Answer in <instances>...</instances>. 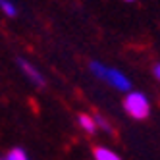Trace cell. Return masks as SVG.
<instances>
[{
    "instance_id": "6",
    "label": "cell",
    "mask_w": 160,
    "mask_h": 160,
    "mask_svg": "<svg viewBox=\"0 0 160 160\" xmlns=\"http://www.w3.org/2000/svg\"><path fill=\"white\" fill-rule=\"evenodd\" d=\"M0 160H29V156L21 147H14V148H10L4 156H0Z\"/></svg>"
},
{
    "instance_id": "7",
    "label": "cell",
    "mask_w": 160,
    "mask_h": 160,
    "mask_svg": "<svg viewBox=\"0 0 160 160\" xmlns=\"http://www.w3.org/2000/svg\"><path fill=\"white\" fill-rule=\"evenodd\" d=\"M0 10H2V14H6L8 18H16L18 16V6L12 2V0H0Z\"/></svg>"
},
{
    "instance_id": "3",
    "label": "cell",
    "mask_w": 160,
    "mask_h": 160,
    "mask_svg": "<svg viewBox=\"0 0 160 160\" xmlns=\"http://www.w3.org/2000/svg\"><path fill=\"white\" fill-rule=\"evenodd\" d=\"M18 66H19L21 73H23L35 87H44V85H47V79H44V75L37 70V66H33L29 60H25V58H18Z\"/></svg>"
},
{
    "instance_id": "5",
    "label": "cell",
    "mask_w": 160,
    "mask_h": 160,
    "mask_svg": "<svg viewBox=\"0 0 160 160\" xmlns=\"http://www.w3.org/2000/svg\"><path fill=\"white\" fill-rule=\"evenodd\" d=\"M93 158L95 160H123L116 151H112L108 147H102V145L93 148Z\"/></svg>"
},
{
    "instance_id": "9",
    "label": "cell",
    "mask_w": 160,
    "mask_h": 160,
    "mask_svg": "<svg viewBox=\"0 0 160 160\" xmlns=\"http://www.w3.org/2000/svg\"><path fill=\"white\" fill-rule=\"evenodd\" d=\"M154 77H156L158 81H160V62H158V64L154 66Z\"/></svg>"
},
{
    "instance_id": "1",
    "label": "cell",
    "mask_w": 160,
    "mask_h": 160,
    "mask_svg": "<svg viewBox=\"0 0 160 160\" xmlns=\"http://www.w3.org/2000/svg\"><path fill=\"white\" fill-rule=\"evenodd\" d=\"M89 70L97 79L104 81L108 87L120 91V93H128V91H131V79L123 72H120L118 68H112V66H106V64H102L98 60H93L89 64Z\"/></svg>"
},
{
    "instance_id": "4",
    "label": "cell",
    "mask_w": 160,
    "mask_h": 160,
    "mask_svg": "<svg viewBox=\"0 0 160 160\" xmlns=\"http://www.w3.org/2000/svg\"><path fill=\"white\" fill-rule=\"evenodd\" d=\"M77 123H79V128H81L85 133H89V135H95L97 129H98V125L95 122V116H91V114H79Z\"/></svg>"
},
{
    "instance_id": "2",
    "label": "cell",
    "mask_w": 160,
    "mask_h": 160,
    "mask_svg": "<svg viewBox=\"0 0 160 160\" xmlns=\"http://www.w3.org/2000/svg\"><path fill=\"white\" fill-rule=\"evenodd\" d=\"M123 110L133 120H145L151 114V100L141 91H128L123 97Z\"/></svg>"
},
{
    "instance_id": "10",
    "label": "cell",
    "mask_w": 160,
    "mask_h": 160,
    "mask_svg": "<svg viewBox=\"0 0 160 160\" xmlns=\"http://www.w3.org/2000/svg\"><path fill=\"white\" fill-rule=\"evenodd\" d=\"M123 2H135V0H123Z\"/></svg>"
},
{
    "instance_id": "8",
    "label": "cell",
    "mask_w": 160,
    "mask_h": 160,
    "mask_svg": "<svg viewBox=\"0 0 160 160\" xmlns=\"http://www.w3.org/2000/svg\"><path fill=\"white\" fill-rule=\"evenodd\" d=\"M95 122H97V125H98V129L100 131H104V133H112V125H110V122L102 116V114H95Z\"/></svg>"
}]
</instances>
